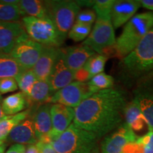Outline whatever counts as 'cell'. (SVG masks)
<instances>
[{
	"label": "cell",
	"instance_id": "obj_1",
	"mask_svg": "<svg viewBox=\"0 0 153 153\" xmlns=\"http://www.w3.org/2000/svg\"><path fill=\"white\" fill-rule=\"evenodd\" d=\"M127 101L118 89L99 91L74 108L73 123L101 137L121 125Z\"/></svg>",
	"mask_w": 153,
	"mask_h": 153
},
{
	"label": "cell",
	"instance_id": "obj_2",
	"mask_svg": "<svg viewBox=\"0 0 153 153\" xmlns=\"http://www.w3.org/2000/svg\"><path fill=\"white\" fill-rule=\"evenodd\" d=\"M153 27V12L135 15L127 24L116 39L115 48L122 58L127 56Z\"/></svg>",
	"mask_w": 153,
	"mask_h": 153
},
{
	"label": "cell",
	"instance_id": "obj_3",
	"mask_svg": "<svg viewBox=\"0 0 153 153\" xmlns=\"http://www.w3.org/2000/svg\"><path fill=\"white\" fill-rule=\"evenodd\" d=\"M98 137L72 123L51 144L57 153H90L97 145Z\"/></svg>",
	"mask_w": 153,
	"mask_h": 153
},
{
	"label": "cell",
	"instance_id": "obj_4",
	"mask_svg": "<svg viewBox=\"0 0 153 153\" xmlns=\"http://www.w3.org/2000/svg\"><path fill=\"white\" fill-rule=\"evenodd\" d=\"M122 65L135 76L153 71V27L135 49L123 57Z\"/></svg>",
	"mask_w": 153,
	"mask_h": 153
},
{
	"label": "cell",
	"instance_id": "obj_5",
	"mask_svg": "<svg viewBox=\"0 0 153 153\" xmlns=\"http://www.w3.org/2000/svg\"><path fill=\"white\" fill-rule=\"evenodd\" d=\"M22 23L28 37L44 46L59 48L63 43L56 26L48 16H24Z\"/></svg>",
	"mask_w": 153,
	"mask_h": 153
},
{
	"label": "cell",
	"instance_id": "obj_6",
	"mask_svg": "<svg viewBox=\"0 0 153 153\" xmlns=\"http://www.w3.org/2000/svg\"><path fill=\"white\" fill-rule=\"evenodd\" d=\"M48 16L55 26L61 39L64 42L68 34L76 21V17L80 11V6L76 1L57 0L45 1Z\"/></svg>",
	"mask_w": 153,
	"mask_h": 153
},
{
	"label": "cell",
	"instance_id": "obj_7",
	"mask_svg": "<svg viewBox=\"0 0 153 153\" xmlns=\"http://www.w3.org/2000/svg\"><path fill=\"white\" fill-rule=\"evenodd\" d=\"M116 42V38L111 21L110 19H97L90 34L82 44L90 48L97 54L104 55L105 50L115 46Z\"/></svg>",
	"mask_w": 153,
	"mask_h": 153
},
{
	"label": "cell",
	"instance_id": "obj_8",
	"mask_svg": "<svg viewBox=\"0 0 153 153\" xmlns=\"http://www.w3.org/2000/svg\"><path fill=\"white\" fill-rule=\"evenodd\" d=\"M94 94L88 82L74 81L53 94L49 99L48 104H62L75 108Z\"/></svg>",
	"mask_w": 153,
	"mask_h": 153
},
{
	"label": "cell",
	"instance_id": "obj_9",
	"mask_svg": "<svg viewBox=\"0 0 153 153\" xmlns=\"http://www.w3.org/2000/svg\"><path fill=\"white\" fill-rule=\"evenodd\" d=\"M43 45L26 33L17 42L10 55L24 70H32L41 56Z\"/></svg>",
	"mask_w": 153,
	"mask_h": 153
},
{
	"label": "cell",
	"instance_id": "obj_10",
	"mask_svg": "<svg viewBox=\"0 0 153 153\" xmlns=\"http://www.w3.org/2000/svg\"><path fill=\"white\" fill-rule=\"evenodd\" d=\"M137 137L133 130L126 125L121 124L117 129L105 137L101 145V153H125Z\"/></svg>",
	"mask_w": 153,
	"mask_h": 153
},
{
	"label": "cell",
	"instance_id": "obj_11",
	"mask_svg": "<svg viewBox=\"0 0 153 153\" xmlns=\"http://www.w3.org/2000/svg\"><path fill=\"white\" fill-rule=\"evenodd\" d=\"M74 81H75L74 72L68 68L64 51L60 48L56 62L48 79L52 95Z\"/></svg>",
	"mask_w": 153,
	"mask_h": 153
},
{
	"label": "cell",
	"instance_id": "obj_12",
	"mask_svg": "<svg viewBox=\"0 0 153 153\" xmlns=\"http://www.w3.org/2000/svg\"><path fill=\"white\" fill-rule=\"evenodd\" d=\"M52 130L50 133L51 143L68 129L74 118V108L62 104H53L51 106Z\"/></svg>",
	"mask_w": 153,
	"mask_h": 153
},
{
	"label": "cell",
	"instance_id": "obj_13",
	"mask_svg": "<svg viewBox=\"0 0 153 153\" xmlns=\"http://www.w3.org/2000/svg\"><path fill=\"white\" fill-rule=\"evenodd\" d=\"M22 22H0V52L10 54L19 40L26 34Z\"/></svg>",
	"mask_w": 153,
	"mask_h": 153
},
{
	"label": "cell",
	"instance_id": "obj_14",
	"mask_svg": "<svg viewBox=\"0 0 153 153\" xmlns=\"http://www.w3.org/2000/svg\"><path fill=\"white\" fill-rule=\"evenodd\" d=\"M51 106V104L41 105L33 110V113L31 112V118L38 141L51 143L50 139V133L52 130Z\"/></svg>",
	"mask_w": 153,
	"mask_h": 153
},
{
	"label": "cell",
	"instance_id": "obj_15",
	"mask_svg": "<svg viewBox=\"0 0 153 153\" xmlns=\"http://www.w3.org/2000/svg\"><path fill=\"white\" fill-rule=\"evenodd\" d=\"M141 7L138 0H117L113 6L111 21L114 28L127 24Z\"/></svg>",
	"mask_w": 153,
	"mask_h": 153
},
{
	"label": "cell",
	"instance_id": "obj_16",
	"mask_svg": "<svg viewBox=\"0 0 153 153\" xmlns=\"http://www.w3.org/2000/svg\"><path fill=\"white\" fill-rule=\"evenodd\" d=\"M60 48L44 46L39 59L32 70L38 79L48 81L56 62Z\"/></svg>",
	"mask_w": 153,
	"mask_h": 153
},
{
	"label": "cell",
	"instance_id": "obj_17",
	"mask_svg": "<svg viewBox=\"0 0 153 153\" xmlns=\"http://www.w3.org/2000/svg\"><path fill=\"white\" fill-rule=\"evenodd\" d=\"M9 142L21 145H36L38 140L36 136L33 121L30 116L19 123L11 131L8 137Z\"/></svg>",
	"mask_w": 153,
	"mask_h": 153
},
{
	"label": "cell",
	"instance_id": "obj_18",
	"mask_svg": "<svg viewBox=\"0 0 153 153\" xmlns=\"http://www.w3.org/2000/svg\"><path fill=\"white\" fill-rule=\"evenodd\" d=\"M63 51L68 68L74 72L84 68L88 60L96 54L93 50L82 43L79 45L63 49Z\"/></svg>",
	"mask_w": 153,
	"mask_h": 153
},
{
	"label": "cell",
	"instance_id": "obj_19",
	"mask_svg": "<svg viewBox=\"0 0 153 153\" xmlns=\"http://www.w3.org/2000/svg\"><path fill=\"white\" fill-rule=\"evenodd\" d=\"M52 96L51 88L48 81L37 79L31 88L29 94L26 97L28 103V108H32L34 106L48 104L50 98Z\"/></svg>",
	"mask_w": 153,
	"mask_h": 153
},
{
	"label": "cell",
	"instance_id": "obj_20",
	"mask_svg": "<svg viewBox=\"0 0 153 153\" xmlns=\"http://www.w3.org/2000/svg\"><path fill=\"white\" fill-rule=\"evenodd\" d=\"M134 99L138 103L149 131H153V89H139Z\"/></svg>",
	"mask_w": 153,
	"mask_h": 153
},
{
	"label": "cell",
	"instance_id": "obj_21",
	"mask_svg": "<svg viewBox=\"0 0 153 153\" xmlns=\"http://www.w3.org/2000/svg\"><path fill=\"white\" fill-rule=\"evenodd\" d=\"M125 123L134 132L140 131L145 123L142 112L137 101L133 99L131 102L127 103L123 112Z\"/></svg>",
	"mask_w": 153,
	"mask_h": 153
},
{
	"label": "cell",
	"instance_id": "obj_22",
	"mask_svg": "<svg viewBox=\"0 0 153 153\" xmlns=\"http://www.w3.org/2000/svg\"><path fill=\"white\" fill-rule=\"evenodd\" d=\"M1 107L7 116H14L28 108L27 99L22 91L13 94L1 101Z\"/></svg>",
	"mask_w": 153,
	"mask_h": 153
},
{
	"label": "cell",
	"instance_id": "obj_23",
	"mask_svg": "<svg viewBox=\"0 0 153 153\" xmlns=\"http://www.w3.org/2000/svg\"><path fill=\"white\" fill-rule=\"evenodd\" d=\"M31 111L26 109L14 116H7L0 121V145L4 144L7 140L11 131L19 123L30 116Z\"/></svg>",
	"mask_w": 153,
	"mask_h": 153
},
{
	"label": "cell",
	"instance_id": "obj_24",
	"mask_svg": "<svg viewBox=\"0 0 153 153\" xmlns=\"http://www.w3.org/2000/svg\"><path fill=\"white\" fill-rule=\"evenodd\" d=\"M19 7L24 16L43 18L48 16L45 1L40 0H20Z\"/></svg>",
	"mask_w": 153,
	"mask_h": 153
},
{
	"label": "cell",
	"instance_id": "obj_25",
	"mask_svg": "<svg viewBox=\"0 0 153 153\" xmlns=\"http://www.w3.org/2000/svg\"><path fill=\"white\" fill-rule=\"evenodd\" d=\"M24 70L10 54L0 52V79L15 78Z\"/></svg>",
	"mask_w": 153,
	"mask_h": 153
},
{
	"label": "cell",
	"instance_id": "obj_26",
	"mask_svg": "<svg viewBox=\"0 0 153 153\" xmlns=\"http://www.w3.org/2000/svg\"><path fill=\"white\" fill-rule=\"evenodd\" d=\"M23 16L24 15L19 8L18 4H9L0 0V22H19Z\"/></svg>",
	"mask_w": 153,
	"mask_h": 153
},
{
	"label": "cell",
	"instance_id": "obj_27",
	"mask_svg": "<svg viewBox=\"0 0 153 153\" xmlns=\"http://www.w3.org/2000/svg\"><path fill=\"white\" fill-rule=\"evenodd\" d=\"M107 57L104 55L96 53L88 60L84 66V69L89 74V79L94 76L104 72Z\"/></svg>",
	"mask_w": 153,
	"mask_h": 153
},
{
	"label": "cell",
	"instance_id": "obj_28",
	"mask_svg": "<svg viewBox=\"0 0 153 153\" xmlns=\"http://www.w3.org/2000/svg\"><path fill=\"white\" fill-rule=\"evenodd\" d=\"M15 79L16 80L19 89H20L21 91L26 97L29 94L32 87L38 79L32 70H24L18 74Z\"/></svg>",
	"mask_w": 153,
	"mask_h": 153
},
{
	"label": "cell",
	"instance_id": "obj_29",
	"mask_svg": "<svg viewBox=\"0 0 153 153\" xmlns=\"http://www.w3.org/2000/svg\"><path fill=\"white\" fill-rule=\"evenodd\" d=\"M89 86L94 93L112 88L114 85V79L109 74L104 72L94 76L88 82Z\"/></svg>",
	"mask_w": 153,
	"mask_h": 153
},
{
	"label": "cell",
	"instance_id": "obj_30",
	"mask_svg": "<svg viewBox=\"0 0 153 153\" xmlns=\"http://www.w3.org/2000/svg\"><path fill=\"white\" fill-rule=\"evenodd\" d=\"M115 0H97L94 1L93 9L97 19L111 20V14Z\"/></svg>",
	"mask_w": 153,
	"mask_h": 153
},
{
	"label": "cell",
	"instance_id": "obj_31",
	"mask_svg": "<svg viewBox=\"0 0 153 153\" xmlns=\"http://www.w3.org/2000/svg\"><path fill=\"white\" fill-rule=\"evenodd\" d=\"M91 26L75 22L68 34V38L74 42L84 41L91 33Z\"/></svg>",
	"mask_w": 153,
	"mask_h": 153
},
{
	"label": "cell",
	"instance_id": "obj_32",
	"mask_svg": "<svg viewBox=\"0 0 153 153\" xmlns=\"http://www.w3.org/2000/svg\"><path fill=\"white\" fill-rule=\"evenodd\" d=\"M136 142L141 153H153V131L137 137Z\"/></svg>",
	"mask_w": 153,
	"mask_h": 153
},
{
	"label": "cell",
	"instance_id": "obj_33",
	"mask_svg": "<svg viewBox=\"0 0 153 153\" xmlns=\"http://www.w3.org/2000/svg\"><path fill=\"white\" fill-rule=\"evenodd\" d=\"M97 20V15L92 9H85L80 11L76 17L75 22L92 26Z\"/></svg>",
	"mask_w": 153,
	"mask_h": 153
},
{
	"label": "cell",
	"instance_id": "obj_34",
	"mask_svg": "<svg viewBox=\"0 0 153 153\" xmlns=\"http://www.w3.org/2000/svg\"><path fill=\"white\" fill-rule=\"evenodd\" d=\"M19 89L16 80L14 77L0 79V94H4L16 91Z\"/></svg>",
	"mask_w": 153,
	"mask_h": 153
},
{
	"label": "cell",
	"instance_id": "obj_35",
	"mask_svg": "<svg viewBox=\"0 0 153 153\" xmlns=\"http://www.w3.org/2000/svg\"><path fill=\"white\" fill-rule=\"evenodd\" d=\"M36 145L39 153H57L53 148L51 143L38 141Z\"/></svg>",
	"mask_w": 153,
	"mask_h": 153
},
{
	"label": "cell",
	"instance_id": "obj_36",
	"mask_svg": "<svg viewBox=\"0 0 153 153\" xmlns=\"http://www.w3.org/2000/svg\"><path fill=\"white\" fill-rule=\"evenodd\" d=\"M26 145L21 144H14L8 149L6 153H25Z\"/></svg>",
	"mask_w": 153,
	"mask_h": 153
},
{
	"label": "cell",
	"instance_id": "obj_37",
	"mask_svg": "<svg viewBox=\"0 0 153 153\" xmlns=\"http://www.w3.org/2000/svg\"><path fill=\"white\" fill-rule=\"evenodd\" d=\"M140 2L143 7L153 11V0H140Z\"/></svg>",
	"mask_w": 153,
	"mask_h": 153
},
{
	"label": "cell",
	"instance_id": "obj_38",
	"mask_svg": "<svg viewBox=\"0 0 153 153\" xmlns=\"http://www.w3.org/2000/svg\"><path fill=\"white\" fill-rule=\"evenodd\" d=\"M25 153H39V152L36 145H30L26 148Z\"/></svg>",
	"mask_w": 153,
	"mask_h": 153
},
{
	"label": "cell",
	"instance_id": "obj_39",
	"mask_svg": "<svg viewBox=\"0 0 153 153\" xmlns=\"http://www.w3.org/2000/svg\"><path fill=\"white\" fill-rule=\"evenodd\" d=\"M7 116V115H6L3 111L2 107H1V102L0 101V121H1V120H3L4 118H5Z\"/></svg>",
	"mask_w": 153,
	"mask_h": 153
},
{
	"label": "cell",
	"instance_id": "obj_40",
	"mask_svg": "<svg viewBox=\"0 0 153 153\" xmlns=\"http://www.w3.org/2000/svg\"><path fill=\"white\" fill-rule=\"evenodd\" d=\"M90 153H101V152H100V150H99V148L98 146H97Z\"/></svg>",
	"mask_w": 153,
	"mask_h": 153
},
{
	"label": "cell",
	"instance_id": "obj_41",
	"mask_svg": "<svg viewBox=\"0 0 153 153\" xmlns=\"http://www.w3.org/2000/svg\"><path fill=\"white\" fill-rule=\"evenodd\" d=\"M5 148H6V146L4 144L2 145H0V153H4Z\"/></svg>",
	"mask_w": 153,
	"mask_h": 153
},
{
	"label": "cell",
	"instance_id": "obj_42",
	"mask_svg": "<svg viewBox=\"0 0 153 153\" xmlns=\"http://www.w3.org/2000/svg\"><path fill=\"white\" fill-rule=\"evenodd\" d=\"M1 101V95L0 94V101Z\"/></svg>",
	"mask_w": 153,
	"mask_h": 153
}]
</instances>
